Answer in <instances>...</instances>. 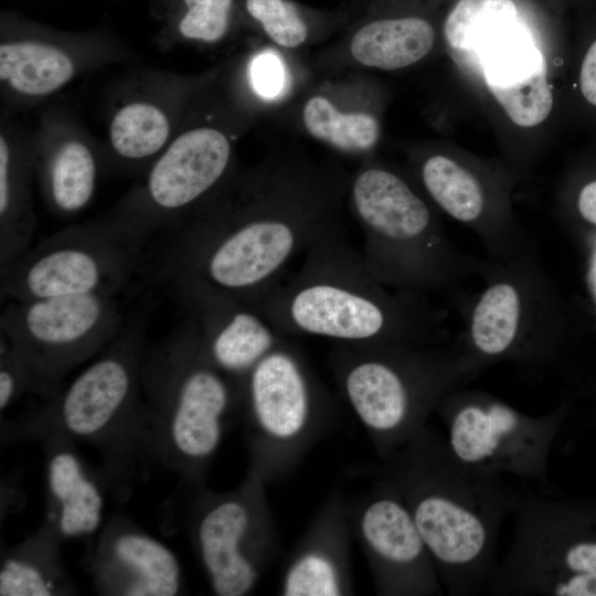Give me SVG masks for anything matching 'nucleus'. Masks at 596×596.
<instances>
[{"label":"nucleus","mask_w":596,"mask_h":596,"mask_svg":"<svg viewBox=\"0 0 596 596\" xmlns=\"http://www.w3.org/2000/svg\"><path fill=\"white\" fill-rule=\"evenodd\" d=\"M340 192L306 168H266L173 234L160 272L196 274L255 310L292 257L336 223Z\"/></svg>","instance_id":"1"},{"label":"nucleus","mask_w":596,"mask_h":596,"mask_svg":"<svg viewBox=\"0 0 596 596\" xmlns=\"http://www.w3.org/2000/svg\"><path fill=\"white\" fill-rule=\"evenodd\" d=\"M376 477L407 507L444 590L454 596L487 590L499 564L501 523L523 492L460 462L427 427L381 459Z\"/></svg>","instance_id":"2"},{"label":"nucleus","mask_w":596,"mask_h":596,"mask_svg":"<svg viewBox=\"0 0 596 596\" xmlns=\"http://www.w3.org/2000/svg\"><path fill=\"white\" fill-rule=\"evenodd\" d=\"M145 316H134L65 389L13 419L1 421V441H25L53 429L93 447L108 494L127 501L151 465H157L153 418L141 389Z\"/></svg>","instance_id":"3"},{"label":"nucleus","mask_w":596,"mask_h":596,"mask_svg":"<svg viewBox=\"0 0 596 596\" xmlns=\"http://www.w3.org/2000/svg\"><path fill=\"white\" fill-rule=\"evenodd\" d=\"M381 284L334 223L310 243L290 281L280 283L255 310L283 337L405 344L413 336L411 315Z\"/></svg>","instance_id":"4"},{"label":"nucleus","mask_w":596,"mask_h":596,"mask_svg":"<svg viewBox=\"0 0 596 596\" xmlns=\"http://www.w3.org/2000/svg\"><path fill=\"white\" fill-rule=\"evenodd\" d=\"M241 385L209 360L190 317L147 347L141 389L153 418L156 461L187 490L206 486L223 437L238 419Z\"/></svg>","instance_id":"5"},{"label":"nucleus","mask_w":596,"mask_h":596,"mask_svg":"<svg viewBox=\"0 0 596 596\" xmlns=\"http://www.w3.org/2000/svg\"><path fill=\"white\" fill-rule=\"evenodd\" d=\"M336 406L302 352L284 339L241 385L248 467L266 483L286 477L331 429Z\"/></svg>","instance_id":"6"},{"label":"nucleus","mask_w":596,"mask_h":596,"mask_svg":"<svg viewBox=\"0 0 596 596\" xmlns=\"http://www.w3.org/2000/svg\"><path fill=\"white\" fill-rule=\"evenodd\" d=\"M328 363L380 459L426 428L449 381L441 362L405 344L333 343Z\"/></svg>","instance_id":"7"},{"label":"nucleus","mask_w":596,"mask_h":596,"mask_svg":"<svg viewBox=\"0 0 596 596\" xmlns=\"http://www.w3.org/2000/svg\"><path fill=\"white\" fill-rule=\"evenodd\" d=\"M491 595L596 596V511L522 493Z\"/></svg>","instance_id":"8"},{"label":"nucleus","mask_w":596,"mask_h":596,"mask_svg":"<svg viewBox=\"0 0 596 596\" xmlns=\"http://www.w3.org/2000/svg\"><path fill=\"white\" fill-rule=\"evenodd\" d=\"M266 485L248 467L233 490L215 492L206 486L190 490L184 528L214 595L251 594L277 554Z\"/></svg>","instance_id":"9"},{"label":"nucleus","mask_w":596,"mask_h":596,"mask_svg":"<svg viewBox=\"0 0 596 596\" xmlns=\"http://www.w3.org/2000/svg\"><path fill=\"white\" fill-rule=\"evenodd\" d=\"M143 249V243L105 220L67 226L0 266L1 297L116 295L138 270Z\"/></svg>","instance_id":"10"},{"label":"nucleus","mask_w":596,"mask_h":596,"mask_svg":"<svg viewBox=\"0 0 596 596\" xmlns=\"http://www.w3.org/2000/svg\"><path fill=\"white\" fill-rule=\"evenodd\" d=\"M124 323L116 295L12 300L1 313L0 334L23 362L30 392L45 400L72 370L100 353Z\"/></svg>","instance_id":"11"},{"label":"nucleus","mask_w":596,"mask_h":596,"mask_svg":"<svg viewBox=\"0 0 596 596\" xmlns=\"http://www.w3.org/2000/svg\"><path fill=\"white\" fill-rule=\"evenodd\" d=\"M349 196L372 275L405 287L432 283L437 237L429 207L411 185L387 169L369 166L353 177Z\"/></svg>","instance_id":"12"},{"label":"nucleus","mask_w":596,"mask_h":596,"mask_svg":"<svg viewBox=\"0 0 596 596\" xmlns=\"http://www.w3.org/2000/svg\"><path fill=\"white\" fill-rule=\"evenodd\" d=\"M451 454L469 468L503 480L531 481L549 488L552 445L564 413L531 416L486 395L440 400L437 407Z\"/></svg>","instance_id":"13"},{"label":"nucleus","mask_w":596,"mask_h":596,"mask_svg":"<svg viewBox=\"0 0 596 596\" xmlns=\"http://www.w3.org/2000/svg\"><path fill=\"white\" fill-rule=\"evenodd\" d=\"M232 148L212 127L181 134L152 166L141 194L127 201L108 223L146 245L174 215L203 201L226 177Z\"/></svg>","instance_id":"14"},{"label":"nucleus","mask_w":596,"mask_h":596,"mask_svg":"<svg viewBox=\"0 0 596 596\" xmlns=\"http://www.w3.org/2000/svg\"><path fill=\"white\" fill-rule=\"evenodd\" d=\"M358 540L382 596L441 595L444 587L430 554L401 496L376 477L365 494L347 501Z\"/></svg>","instance_id":"15"},{"label":"nucleus","mask_w":596,"mask_h":596,"mask_svg":"<svg viewBox=\"0 0 596 596\" xmlns=\"http://www.w3.org/2000/svg\"><path fill=\"white\" fill-rule=\"evenodd\" d=\"M172 298L195 322L203 350L224 374L241 383L284 337L231 292L185 270L160 272Z\"/></svg>","instance_id":"16"},{"label":"nucleus","mask_w":596,"mask_h":596,"mask_svg":"<svg viewBox=\"0 0 596 596\" xmlns=\"http://www.w3.org/2000/svg\"><path fill=\"white\" fill-rule=\"evenodd\" d=\"M88 571L98 595L175 596L185 589L175 553L125 514L103 524Z\"/></svg>","instance_id":"17"},{"label":"nucleus","mask_w":596,"mask_h":596,"mask_svg":"<svg viewBox=\"0 0 596 596\" xmlns=\"http://www.w3.org/2000/svg\"><path fill=\"white\" fill-rule=\"evenodd\" d=\"M25 441L42 445L46 510L43 522L61 539H85L103 526L108 489L100 469H93L76 443L60 432L44 429Z\"/></svg>","instance_id":"18"},{"label":"nucleus","mask_w":596,"mask_h":596,"mask_svg":"<svg viewBox=\"0 0 596 596\" xmlns=\"http://www.w3.org/2000/svg\"><path fill=\"white\" fill-rule=\"evenodd\" d=\"M352 530L342 489L327 497L288 557L280 578L284 596L353 595L350 566Z\"/></svg>","instance_id":"19"},{"label":"nucleus","mask_w":596,"mask_h":596,"mask_svg":"<svg viewBox=\"0 0 596 596\" xmlns=\"http://www.w3.org/2000/svg\"><path fill=\"white\" fill-rule=\"evenodd\" d=\"M62 539L44 522L0 558V596H66L76 587L62 562Z\"/></svg>","instance_id":"20"},{"label":"nucleus","mask_w":596,"mask_h":596,"mask_svg":"<svg viewBox=\"0 0 596 596\" xmlns=\"http://www.w3.org/2000/svg\"><path fill=\"white\" fill-rule=\"evenodd\" d=\"M432 24L417 17L374 20L352 36L349 51L360 65L395 71L423 60L433 49Z\"/></svg>","instance_id":"21"},{"label":"nucleus","mask_w":596,"mask_h":596,"mask_svg":"<svg viewBox=\"0 0 596 596\" xmlns=\"http://www.w3.org/2000/svg\"><path fill=\"white\" fill-rule=\"evenodd\" d=\"M519 22L513 0H459L444 28L453 58L478 74L483 54Z\"/></svg>","instance_id":"22"},{"label":"nucleus","mask_w":596,"mask_h":596,"mask_svg":"<svg viewBox=\"0 0 596 596\" xmlns=\"http://www.w3.org/2000/svg\"><path fill=\"white\" fill-rule=\"evenodd\" d=\"M73 75L72 60L55 46L35 42H11L0 46L1 81L20 94H51Z\"/></svg>","instance_id":"23"},{"label":"nucleus","mask_w":596,"mask_h":596,"mask_svg":"<svg viewBox=\"0 0 596 596\" xmlns=\"http://www.w3.org/2000/svg\"><path fill=\"white\" fill-rule=\"evenodd\" d=\"M28 168L0 137V266L7 265L30 247L35 231L31 207Z\"/></svg>","instance_id":"24"},{"label":"nucleus","mask_w":596,"mask_h":596,"mask_svg":"<svg viewBox=\"0 0 596 596\" xmlns=\"http://www.w3.org/2000/svg\"><path fill=\"white\" fill-rule=\"evenodd\" d=\"M301 116L310 136L345 153L369 151L379 140L380 125L372 114L340 109L323 95L309 97Z\"/></svg>","instance_id":"25"},{"label":"nucleus","mask_w":596,"mask_h":596,"mask_svg":"<svg viewBox=\"0 0 596 596\" xmlns=\"http://www.w3.org/2000/svg\"><path fill=\"white\" fill-rule=\"evenodd\" d=\"M96 162L83 142L61 145L45 167L46 194L53 209L64 215L82 211L92 200L96 184Z\"/></svg>","instance_id":"26"},{"label":"nucleus","mask_w":596,"mask_h":596,"mask_svg":"<svg viewBox=\"0 0 596 596\" xmlns=\"http://www.w3.org/2000/svg\"><path fill=\"white\" fill-rule=\"evenodd\" d=\"M520 297L508 283L489 287L478 301L471 321V339L478 352L499 356L512 347L519 329Z\"/></svg>","instance_id":"27"},{"label":"nucleus","mask_w":596,"mask_h":596,"mask_svg":"<svg viewBox=\"0 0 596 596\" xmlns=\"http://www.w3.org/2000/svg\"><path fill=\"white\" fill-rule=\"evenodd\" d=\"M423 183L433 200L450 216L461 222L478 219L483 209V193L476 178L453 159L435 155L422 166Z\"/></svg>","instance_id":"28"},{"label":"nucleus","mask_w":596,"mask_h":596,"mask_svg":"<svg viewBox=\"0 0 596 596\" xmlns=\"http://www.w3.org/2000/svg\"><path fill=\"white\" fill-rule=\"evenodd\" d=\"M170 125L160 108L148 103H132L114 116L109 136L115 152L137 161L149 158L164 146Z\"/></svg>","instance_id":"29"},{"label":"nucleus","mask_w":596,"mask_h":596,"mask_svg":"<svg viewBox=\"0 0 596 596\" xmlns=\"http://www.w3.org/2000/svg\"><path fill=\"white\" fill-rule=\"evenodd\" d=\"M486 86L518 126H536L552 110L553 95L547 83L545 63Z\"/></svg>","instance_id":"30"},{"label":"nucleus","mask_w":596,"mask_h":596,"mask_svg":"<svg viewBox=\"0 0 596 596\" xmlns=\"http://www.w3.org/2000/svg\"><path fill=\"white\" fill-rule=\"evenodd\" d=\"M247 12L278 46L296 49L308 38V28L296 6L287 0H246Z\"/></svg>","instance_id":"31"},{"label":"nucleus","mask_w":596,"mask_h":596,"mask_svg":"<svg viewBox=\"0 0 596 596\" xmlns=\"http://www.w3.org/2000/svg\"><path fill=\"white\" fill-rule=\"evenodd\" d=\"M183 2L188 10L179 23L182 36L213 43L225 35L232 0H183Z\"/></svg>","instance_id":"32"},{"label":"nucleus","mask_w":596,"mask_h":596,"mask_svg":"<svg viewBox=\"0 0 596 596\" xmlns=\"http://www.w3.org/2000/svg\"><path fill=\"white\" fill-rule=\"evenodd\" d=\"M30 392L28 371L11 348L9 341L0 334V412L13 404L24 392Z\"/></svg>","instance_id":"33"},{"label":"nucleus","mask_w":596,"mask_h":596,"mask_svg":"<svg viewBox=\"0 0 596 596\" xmlns=\"http://www.w3.org/2000/svg\"><path fill=\"white\" fill-rule=\"evenodd\" d=\"M249 74L254 91L266 99L278 97L287 83L284 63L277 54L269 51L253 58Z\"/></svg>","instance_id":"34"},{"label":"nucleus","mask_w":596,"mask_h":596,"mask_svg":"<svg viewBox=\"0 0 596 596\" xmlns=\"http://www.w3.org/2000/svg\"><path fill=\"white\" fill-rule=\"evenodd\" d=\"M579 84L583 96L596 106V41L588 49L582 63Z\"/></svg>","instance_id":"35"},{"label":"nucleus","mask_w":596,"mask_h":596,"mask_svg":"<svg viewBox=\"0 0 596 596\" xmlns=\"http://www.w3.org/2000/svg\"><path fill=\"white\" fill-rule=\"evenodd\" d=\"M578 211L584 220L596 225V181L586 184L578 196Z\"/></svg>","instance_id":"36"}]
</instances>
